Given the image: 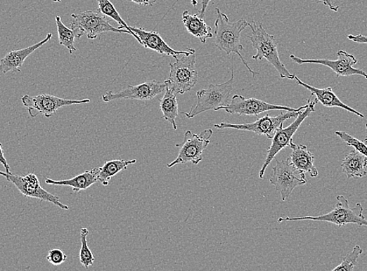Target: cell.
Here are the masks:
<instances>
[{"instance_id":"obj_31","label":"cell","mask_w":367,"mask_h":271,"mask_svg":"<svg viewBox=\"0 0 367 271\" xmlns=\"http://www.w3.org/2000/svg\"><path fill=\"white\" fill-rule=\"evenodd\" d=\"M0 164L4 166L6 173H11V168L8 162H7L6 159L4 156V152L3 150L2 144L0 143Z\"/></svg>"},{"instance_id":"obj_35","label":"cell","mask_w":367,"mask_h":271,"mask_svg":"<svg viewBox=\"0 0 367 271\" xmlns=\"http://www.w3.org/2000/svg\"><path fill=\"white\" fill-rule=\"evenodd\" d=\"M210 1H211V0H202L201 10L200 12V15H199L201 18H204L205 13H206L207 6Z\"/></svg>"},{"instance_id":"obj_34","label":"cell","mask_w":367,"mask_h":271,"mask_svg":"<svg viewBox=\"0 0 367 271\" xmlns=\"http://www.w3.org/2000/svg\"><path fill=\"white\" fill-rule=\"evenodd\" d=\"M130 1L141 6H152L155 3L157 2V0H130Z\"/></svg>"},{"instance_id":"obj_32","label":"cell","mask_w":367,"mask_h":271,"mask_svg":"<svg viewBox=\"0 0 367 271\" xmlns=\"http://www.w3.org/2000/svg\"><path fill=\"white\" fill-rule=\"evenodd\" d=\"M348 39L356 44H367V37L363 36L361 34H357V36H352V34H349V36H348Z\"/></svg>"},{"instance_id":"obj_33","label":"cell","mask_w":367,"mask_h":271,"mask_svg":"<svg viewBox=\"0 0 367 271\" xmlns=\"http://www.w3.org/2000/svg\"><path fill=\"white\" fill-rule=\"evenodd\" d=\"M317 3H321L328 6L331 11L335 12H337L338 9H340V6L334 5L331 0H317Z\"/></svg>"},{"instance_id":"obj_11","label":"cell","mask_w":367,"mask_h":271,"mask_svg":"<svg viewBox=\"0 0 367 271\" xmlns=\"http://www.w3.org/2000/svg\"><path fill=\"white\" fill-rule=\"evenodd\" d=\"M301 111V110H300ZM299 112H292V111H286V113L281 112L280 115L276 117H271L266 115L259 118L255 122L246 124H231L221 122V124H214V127L217 129H236L240 131H252L259 136H265L269 140H272L275 132L278 130L280 125L291 118H296L299 115Z\"/></svg>"},{"instance_id":"obj_6","label":"cell","mask_w":367,"mask_h":271,"mask_svg":"<svg viewBox=\"0 0 367 271\" xmlns=\"http://www.w3.org/2000/svg\"><path fill=\"white\" fill-rule=\"evenodd\" d=\"M175 58L176 61L170 64L171 72L165 80L167 89H170L176 95H183L193 89L198 81V72L195 68L196 55H183Z\"/></svg>"},{"instance_id":"obj_38","label":"cell","mask_w":367,"mask_h":271,"mask_svg":"<svg viewBox=\"0 0 367 271\" xmlns=\"http://www.w3.org/2000/svg\"><path fill=\"white\" fill-rule=\"evenodd\" d=\"M366 130H367V124H366ZM363 142L367 145V137L365 138Z\"/></svg>"},{"instance_id":"obj_13","label":"cell","mask_w":367,"mask_h":271,"mask_svg":"<svg viewBox=\"0 0 367 271\" xmlns=\"http://www.w3.org/2000/svg\"><path fill=\"white\" fill-rule=\"evenodd\" d=\"M307 104L298 109L291 108L275 105V104L268 103L255 98L245 99L243 95H235L232 97L228 105L221 107L220 110H224L225 112L230 114L257 116L271 110H285L292 111V112H299V111L307 108Z\"/></svg>"},{"instance_id":"obj_2","label":"cell","mask_w":367,"mask_h":271,"mask_svg":"<svg viewBox=\"0 0 367 271\" xmlns=\"http://www.w3.org/2000/svg\"><path fill=\"white\" fill-rule=\"evenodd\" d=\"M249 27L252 30L251 36L248 39L251 41L252 47L257 51V54L252 55V59L262 60L266 59L271 65L276 69L281 79H295V74L289 72L285 65L279 58L278 41L272 34L267 33L263 24L253 22Z\"/></svg>"},{"instance_id":"obj_36","label":"cell","mask_w":367,"mask_h":271,"mask_svg":"<svg viewBox=\"0 0 367 271\" xmlns=\"http://www.w3.org/2000/svg\"><path fill=\"white\" fill-rule=\"evenodd\" d=\"M190 1L194 6H196L198 4V0H190Z\"/></svg>"},{"instance_id":"obj_8","label":"cell","mask_w":367,"mask_h":271,"mask_svg":"<svg viewBox=\"0 0 367 271\" xmlns=\"http://www.w3.org/2000/svg\"><path fill=\"white\" fill-rule=\"evenodd\" d=\"M213 134L212 129L204 130L200 135L187 131L184 136L183 143L175 144V147L180 149L179 154L173 162L167 164V168H171L176 165L187 163L199 164L202 159V152L207 148Z\"/></svg>"},{"instance_id":"obj_3","label":"cell","mask_w":367,"mask_h":271,"mask_svg":"<svg viewBox=\"0 0 367 271\" xmlns=\"http://www.w3.org/2000/svg\"><path fill=\"white\" fill-rule=\"evenodd\" d=\"M306 220L329 222V223H333L338 227L349 224L367 227V220L363 215L362 204L358 203L354 207H350L348 199L344 196L337 197V204L334 209L326 214L316 217L281 218L278 219V222L281 223V222L285 221Z\"/></svg>"},{"instance_id":"obj_26","label":"cell","mask_w":367,"mask_h":271,"mask_svg":"<svg viewBox=\"0 0 367 271\" xmlns=\"http://www.w3.org/2000/svg\"><path fill=\"white\" fill-rule=\"evenodd\" d=\"M55 20L56 27H58L60 44L63 46H65L69 51V53L72 54L77 51L75 46V32L72 29H70L69 27L62 22L60 16H56Z\"/></svg>"},{"instance_id":"obj_1","label":"cell","mask_w":367,"mask_h":271,"mask_svg":"<svg viewBox=\"0 0 367 271\" xmlns=\"http://www.w3.org/2000/svg\"><path fill=\"white\" fill-rule=\"evenodd\" d=\"M217 20L215 22V41L214 44L221 51H224L229 55L237 54L243 62V65L248 69L253 77L259 75V73L253 71L247 64L241 51H244V47L241 44L242 32L250 25L249 22L243 18L235 22H231L226 13L221 12L220 9L216 8Z\"/></svg>"},{"instance_id":"obj_28","label":"cell","mask_w":367,"mask_h":271,"mask_svg":"<svg viewBox=\"0 0 367 271\" xmlns=\"http://www.w3.org/2000/svg\"><path fill=\"white\" fill-rule=\"evenodd\" d=\"M363 252V249L359 246H355L352 251L345 256L342 262L334 268L333 271H351L354 270L357 265L359 256Z\"/></svg>"},{"instance_id":"obj_27","label":"cell","mask_w":367,"mask_h":271,"mask_svg":"<svg viewBox=\"0 0 367 271\" xmlns=\"http://www.w3.org/2000/svg\"><path fill=\"white\" fill-rule=\"evenodd\" d=\"M89 234L88 228L83 227L81 229L82 248L79 253V260L82 265L86 269L90 266H93L95 261V256L88 246L87 237Z\"/></svg>"},{"instance_id":"obj_22","label":"cell","mask_w":367,"mask_h":271,"mask_svg":"<svg viewBox=\"0 0 367 271\" xmlns=\"http://www.w3.org/2000/svg\"><path fill=\"white\" fill-rule=\"evenodd\" d=\"M341 166L343 173L349 178H364L367 176V157L356 150L345 155Z\"/></svg>"},{"instance_id":"obj_15","label":"cell","mask_w":367,"mask_h":271,"mask_svg":"<svg viewBox=\"0 0 367 271\" xmlns=\"http://www.w3.org/2000/svg\"><path fill=\"white\" fill-rule=\"evenodd\" d=\"M166 90V86L158 81H146L138 86H129L121 92L105 93L102 99L105 103L119 100H134L140 101L152 100Z\"/></svg>"},{"instance_id":"obj_12","label":"cell","mask_w":367,"mask_h":271,"mask_svg":"<svg viewBox=\"0 0 367 271\" xmlns=\"http://www.w3.org/2000/svg\"><path fill=\"white\" fill-rule=\"evenodd\" d=\"M21 100H22L23 105L27 108L28 113H30L32 117H37L39 114L46 117H51L63 107L77 105V104H84L90 102L89 99L80 100H67L49 94H41L35 96L25 95Z\"/></svg>"},{"instance_id":"obj_18","label":"cell","mask_w":367,"mask_h":271,"mask_svg":"<svg viewBox=\"0 0 367 271\" xmlns=\"http://www.w3.org/2000/svg\"><path fill=\"white\" fill-rule=\"evenodd\" d=\"M289 147L292 150L290 161L296 171L302 175H306L307 173L312 178L318 176V170L314 165V156L308 150L307 145H296L292 142Z\"/></svg>"},{"instance_id":"obj_4","label":"cell","mask_w":367,"mask_h":271,"mask_svg":"<svg viewBox=\"0 0 367 271\" xmlns=\"http://www.w3.org/2000/svg\"><path fill=\"white\" fill-rule=\"evenodd\" d=\"M234 71L231 69V79L221 84H210L207 89H201L196 93L197 101L191 108L188 113H181L188 118H193L207 111L220 108L228 105L229 97L234 84Z\"/></svg>"},{"instance_id":"obj_7","label":"cell","mask_w":367,"mask_h":271,"mask_svg":"<svg viewBox=\"0 0 367 271\" xmlns=\"http://www.w3.org/2000/svg\"><path fill=\"white\" fill-rule=\"evenodd\" d=\"M72 29L75 32L77 39H80L84 34H87L90 40L96 39L104 32L131 33L126 29H120L109 22L108 19L100 11H87L79 13H72Z\"/></svg>"},{"instance_id":"obj_29","label":"cell","mask_w":367,"mask_h":271,"mask_svg":"<svg viewBox=\"0 0 367 271\" xmlns=\"http://www.w3.org/2000/svg\"><path fill=\"white\" fill-rule=\"evenodd\" d=\"M335 135L337 137H340L343 142L347 143V145L354 147L356 151L361 152V154L367 157V145L364 142L359 140L354 136L347 133V132L342 131H335Z\"/></svg>"},{"instance_id":"obj_16","label":"cell","mask_w":367,"mask_h":271,"mask_svg":"<svg viewBox=\"0 0 367 271\" xmlns=\"http://www.w3.org/2000/svg\"><path fill=\"white\" fill-rule=\"evenodd\" d=\"M130 30L136 34L141 40V45L156 51L160 54L172 55L174 58L179 55H190L195 53L193 48L187 47V51H177L169 46L157 32H148L143 27L130 26Z\"/></svg>"},{"instance_id":"obj_14","label":"cell","mask_w":367,"mask_h":271,"mask_svg":"<svg viewBox=\"0 0 367 271\" xmlns=\"http://www.w3.org/2000/svg\"><path fill=\"white\" fill-rule=\"evenodd\" d=\"M337 60H330L327 59H301L295 57V55H290V59L299 65H321L328 67L336 74L337 77H350L352 75H361L367 79V74L361 69L355 68L357 64V59L354 55L345 51H340L337 53Z\"/></svg>"},{"instance_id":"obj_20","label":"cell","mask_w":367,"mask_h":271,"mask_svg":"<svg viewBox=\"0 0 367 271\" xmlns=\"http://www.w3.org/2000/svg\"><path fill=\"white\" fill-rule=\"evenodd\" d=\"M98 170H100V168H93L84 171L81 175L73 178L66 180H56L46 178V183L51 185L70 186L72 187L75 192H79L82 190H86L89 187L98 182Z\"/></svg>"},{"instance_id":"obj_17","label":"cell","mask_w":367,"mask_h":271,"mask_svg":"<svg viewBox=\"0 0 367 271\" xmlns=\"http://www.w3.org/2000/svg\"><path fill=\"white\" fill-rule=\"evenodd\" d=\"M52 38L53 34L49 33L46 39L41 40L39 43L6 54L3 59L0 60V73L20 72V67L23 66L25 60L38 48L47 44Z\"/></svg>"},{"instance_id":"obj_9","label":"cell","mask_w":367,"mask_h":271,"mask_svg":"<svg viewBox=\"0 0 367 271\" xmlns=\"http://www.w3.org/2000/svg\"><path fill=\"white\" fill-rule=\"evenodd\" d=\"M270 183L280 192L282 201H285L296 187L304 185L307 182L306 175L295 170L290 158H285L281 161L276 159Z\"/></svg>"},{"instance_id":"obj_30","label":"cell","mask_w":367,"mask_h":271,"mask_svg":"<svg viewBox=\"0 0 367 271\" xmlns=\"http://www.w3.org/2000/svg\"><path fill=\"white\" fill-rule=\"evenodd\" d=\"M67 259V256L60 249H52L49 252L46 260L54 266H60Z\"/></svg>"},{"instance_id":"obj_19","label":"cell","mask_w":367,"mask_h":271,"mask_svg":"<svg viewBox=\"0 0 367 271\" xmlns=\"http://www.w3.org/2000/svg\"><path fill=\"white\" fill-rule=\"evenodd\" d=\"M295 80L298 83V85L306 88L310 93H311V95H316V99L320 102L323 106L326 107H340L347 110L348 112L354 114L359 117L364 118L365 116L359 112V111L356 110L354 108H352L342 103L340 98L337 96V95L333 92V88L330 87H328L326 88H315L314 86H310L306 83L301 81L298 77L295 76Z\"/></svg>"},{"instance_id":"obj_24","label":"cell","mask_w":367,"mask_h":271,"mask_svg":"<svg viewBox=\"0 0 367 271\" xmlns=\"http://www.w3.org/2000/svg\"><path fill=\"white\" fill-rule=\"evenodd\" d=\"M165 91L163 98L160 100V110L163 113L162 118L170 123L174 130H177L178 125L176 123V118L179 114L177 96L170 89L166 88Z\"/></svg>"},{"instance_id":"obj_37","label":"cell","mask_w":367,"mask_h":271,"mask_svg":"<svg viewBox=\"0 0 367 271\" xmlns=\"http://www.w3.org/2000/svg\"><path fill=\"white\" fill-rule=\"evenodd\" d=\"M52 2H53V3H60L61 0H52Z\"/></svg>"},{"instance_id":"obj_10","label":"cell","mask_w":367,"mask_h":271,"mask_svg":"<svg viewBox=\"0 0 367 271\" xmlns=\"http://www.w3.org/2000/svg\"><path fill=\"white\" fill-rule=\"evenodd\" d=\"M0 176L15 185L19 192L25 197L49 201L62 210H69V206L61 203L58 197L47 192L41 186L38 177L34 173H28L26 176H18L13 175L12 173L0 171Z\"/></svg>"},{"instance_id":"obj_23","label":"cell","mask_w":367,"mask_h":271,"mask_svg":"<svg viewBox=\"0 0 367 271\" xmlns=\"http://www.w3.org/2000/svg\"><path fill=\"white\" fill-rule=\"evenodd\" d=\"M136 159H112L105 162L100 170H98V182H100L103 185L108 186L112 177H115L119 172L128 168L129 165L136 164Z\"/></svg>"},{"instance_id":"obj_21","label":"cell","mask_w":367,"mask_h":271,"mask_svg":"<svg viewBox=\"0 0 367 271\" xmlns=\"http://www.w3.org/2000/svg\"><path fill=\"white\" fill-rule=\"evenodd\" d=\"M182 22L188 32L206 44L208 39L214 37L211 27L205 22L204 18L197 15H191L188 11L183 12Z\"/></svg>"},{"instance_id":"obj_5","label":"cell","mask_w":367,"mask_h":271,"mask_svg":"<svg viewBox=\"0 0 367 271\" xmlns=\"http://www.w3.org/2000/svg\"><path fill=\"white\" fill-rule=\"evenodd\" d=\"M317 103H318V100L316 99L313 101L309 99L307 100V108L300 111L297 117L295 118V121L287 128L283 127L284 123H282L280 125L272 138V143L270 148L267 150V155L265 161L259 172V178H264L268 166L271 164L275 157H276L282 150H284L290 145L296 131H298L302 122L304 121L310 114L314 112L315 107Z\"/></svg>"},{"instance_id":"obj_25","label":"cell","mask_w":367,"mask_h":271,"mask_svg":"<svg viewBox=\"0 0 367 271\" xmlns=\"http://www.w3.org/2000/svg\"><path fill=\"white\" fill-rule=\"evenodd\" d=\"M98 5V11L105 17H109L114 20L118 25V29H126L131 33V36L135 37L139 43L141 44V40L136 34L130 30V26L127 24L123 18L120 15L115 6L110 1V0H96Z\"/></svg>"}]
</instances>
